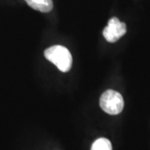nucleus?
<instances>
[{"label": "nucleus", "mask_w": 150, "mask_h": 150, "mask_svg": "<svg viewBox=\"0 0 150 150\" xmlns=\"http://www.w3.org/2000/svg\"><path fill=\"white\" fill-rule=\"evenodd\" d=\"M28 5L34 10L42 13H49L54 8L53 0H24Z\"/></svg>", "instance_id": "nucleus-4"}, {"label": "nucleus", "mask_w": 150, "mask_h": 150, "mask_svg": "<svg viewBox=\"0 0 150 150\" xmlns=\"http://www.w3.org/2000/svg\"><path fill=\"white\" fill-rule=\"evenodd\" d=\"M127 32L126 24L121 22L118 18L113 17L108 23L107 27L103 30L105 39L109 43H115Z\"/></svg>", "instance_id": "nucleus-3"}, {"label": "nucleus", "mask_w": 150, "mask_h": 150, "mask_svg": "<svg viewBox=\"0 0 150 150\" xmlns=\"http://www.w3.org/2000/svg\"><path fill=\"white\" fill-rule=\"evenodd\" d=\"M99 104L105 112L111 115H117L122 112L124 101L123 96L118 92L109 89L101 95Z\"/></svg>", "instance_id": "nucleus-2"}, {"label": "nucleus", "mask_w": 150, "mask_h": 150, "mask_svg": "<svg viewBox=\"0 0 150 150\" xmlns=\"http://www.w3.org/2000/svg\"><path fill=\"white\" fill-rule=\"evenodd\" d=\"M45 58L53 63L61 72H69L72 68L73 58L69 50L61 45H54L44 52Z\"/></svg>", "instance_id": "nucleus-1"}, {"label": "nucleus", "mask_w": 150, "mask_h": 150, "mask_svg": "<svg viewBox=\"0 0 150 150\" xmlns=\"http://www.w3.org/2000/svg\"><path fill=\"white\" fill-rule=\"evenodd\" d=\"M91 150H112L111 142L104 138L98 139L93 144Z\"/></svg>", "instance_id": "nucleus-5"}]
</instances>
